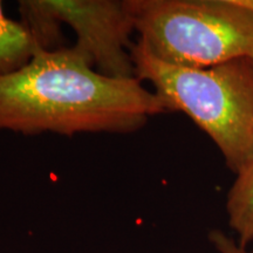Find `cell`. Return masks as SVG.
Segmentation results:
<instances>
[{"label": "cell", "instance_id": "cell-6", "mask_svg": "<svg viewBox=\"0 0 253 253\" xmlns=\"http://www.w3.org/2000/svg\"><path fill=\"white\" fill-rule=\"evenodd\" d=\"M229 225L238 236V244L246 248L253 242V156L237 173L226 201Z\"/></svg>", "mask_w": 253, "mask_h": 253}, {"label": "cell", "instance_id": "cell-7", "mask_svg": "<svg viewBox=\"0 0 253 253\" xmlns=\"http://www.w3.org/2000/svg\"><path fill=\"white\" fill-rule=\"evenodd\" d=\"M209 240L219 253H246V250L219 230H213L209 233Z\"/></svg>", "mask_w": 253, "mask_h": 253}, {"label": "cell", "instance_id": "cell-2", "mask_svg": "<svg viewBox=\"0 0 253 253\" xmlns=\"http://www.w3.org/2000/svg\"><path fill=\"white\" fill-rule=\"evenodd\" d=\"M135 78L153 84L168 112H182L217 145L231 171L253 156V63L236 59L208 68L171 65L141 42L131 46Z\"/></svg>", "mask_w": 253, "mask_h": 253}, {"label": "cell", "instance_id": "cell-5", "mask_svg": "<svg viewBox=\"0 0 253 253\" xmlns=\"http://www.w3.org/2000/svg\"><path fill=\"white\" fill-rule=\"evenodd\" d=\"M38 49L41 48L28 28L8 18L0 1V77L24 67Z\"/></svg>", "mask_w": 253, "mask_h": 253}, {"label": "cell", "instance_id": "cell-8", "mask_svg": "<svg viewBox=\"0 0 253 253\" xmlns=\"http://www.w3.org/2000/svg\"><path fill=\"white\" fill-rule=\"evenodd\" d=\"M240 5L253 11V0H237Z\"/></svg>", "mask_w": 253, "mask_h": 253}, {"label": "cell", "instance_id": "cell-4", "mask_svg": "<svg viewBox=\"0 0 253 253\" xmlns=\"http://www.w3.org/2000/svg\"><path fill=\"white\" fill-rule=\"evenodd\" d=\"M21 23L41 49H56L62 40L61 25L77 34L75 47L89 56L101 74L135 78L130 37L135 31L128 0H21Z\"/></svg>", "mask_w": 253, "mask_h": 253}, {"label": "cell", "instance_id": "cell-3", "mask_svg": "<svg viewBox=\"0 0 253 253\" xmlns=\"http://www.w3.org/2000/svg\"><path fill=\"white\" fill-rule=\"evenodd\" d=\"M135 31L154 56L208 68L253 55V11L237 0H128Z\"/></svg>", "mask_w": 253, "mask_h": 253}, {"label": "cell", "instance_id": "cell-9", "mask_svg": "<svg viewBox=\"0 0 253 253\" xmlns=\"http://www.w3.org/2000/svg\"><path fill=\"white\" fill-rule=\"evenodd\" d=\"M250 60H251V62H252V63H253V55H252V56H251V58H250Z\"/></svg>", "mask_w": 253, "mask_h": 253}, {"label": "cell", "instance_id": "cell-1", "mask_svg": "<svg viewBox=\"0 0 253 253\" xmlns=\"http://www.w3.org/2000/svg\"><path fill=\"white\" fill-rule=\"evenodd\" d=\"M163 113L164 103L140 80L101 74L75 46L38 49L24 67L0 77V130L129 134Z\"/></svg>", "mask_w": 253, "mask_h": 253}]
</instances>
